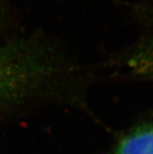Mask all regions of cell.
Listing matches in <instances>:
<instances>
[{"mask_svg":"<svg viewBox=\"0 0 153 154\" xmlns=\"http://www.w3.org/2000/svg\"><path fill=\"white\" fill-rule=\"evenodd\" d=\"M43 71V60L34 45L18 42L1 45L0 103L40 79Z\"/></svg>","mask_w":153,"mask_h":154,"instance_id":"1","label":"cell"},{"mask_svg":"<svg viewBox=\"0 0 153 154\" xmlns=\"http://www.w3.org/2000/svg\"><path fill=\"white\" fill-rule=\"evenodd\" d=\"M114 154H153V123L130 130L120 140Z\"/></svg>","mask_w":153,"mask_h":154,"instance_id":"3","label":"cell"},{"mask_svg":"<svg viewBox=\"0 0 153 154\" xmlns=\"http://www.w3.org/2000/svg\"><path fill=\"white\" fill-rule=\"evenodd\" d=\"M126 64L129 72L136 78L153 79V20L132 49Z\"/></svg>","mask_w":153,"mask_h":154,"instance_id":"2","label":"cell"}]
</instances>
